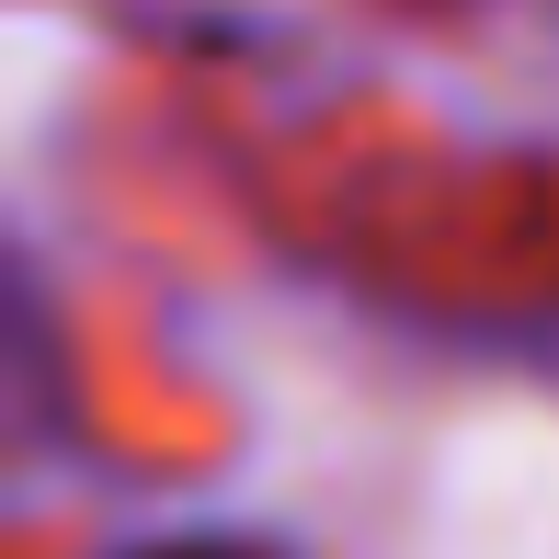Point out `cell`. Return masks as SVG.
<instances>
[{"label": "cell", "mask_w": 559, "mask_h": 559, "mask_svg": "<svg viewBox=\"0 0 559 559\" xmlns=\"http://www.w3.org/2000/svg\"><path fill=\"white\" fill-rule=\"evenodd\" d=\"M126 559H297L286 537H228V525H206V537H138Z\"/></svg>", "instance_id": "1"}]
</instances>
